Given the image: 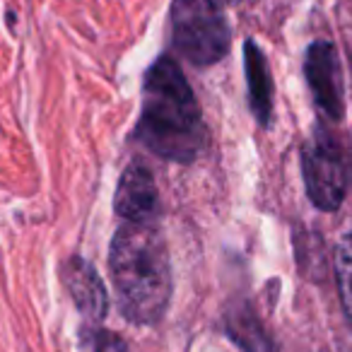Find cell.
<instances>
[{"mask_svg": "<svg viewBox=\"0 0 352 352\" xmlns=\"http://www.w3.org/2000/svg\"><path fill=\"white\" fill-rule=\"evenodd\" d=\"M63 285L85 323L97 331V326L109 314V294L99 273L85 258L73 256L63 265Z\"/></svg>", "mask_w": 352, "mask_h": 352, "instance_id": "obj_6", "label": "cell"}, {"mask_svg": "<svg viewBox=\"0 0 352 352\" xmlns=\"http://www.w3.org/2000/svg\"><path fill=\"white\" fill-rule=\"evenodd\" d=\"M230 333H232V338L244 347V350H249V352H265L268 350L265 336L261 333L258 323H256V318L251 311H244L241 316L239 314L230 316Z\"/></svg>", "mask_w": 352, "mask_h": 352, "instance_id": "obj_10", "label": "cell"}, {"mask_svg": "<svg viewBox=\"0 0 352 352\" xmlns=\"http://www.w3.org/2000/svg\"><path fill=\"white\" fill-rule=\"evenodd\" d=\"M171 41L193 65H215L230 51V27L217 0H174Z\"/></svg>", "mask_w": 352, "mask_h": 352, "instance_id": "obj_3", "label": "cell"}, {"mask_svg": "<svg viewBox=\"0 0 352 352\" xmlns=\"http://www.w3.org/2000/svg\"><path fill=\"white\" fill-rule=\"evenodd\" d=\"M92 347H94V352H131L121 336L102 331V328L92 331Z\"/></svg>", "mask_w": 352, "mask_h": 352, "instance_id": "obj_11", "label": "cell"}, {"mask_svg": "<svg viewBox=\"0 0 352 352\" xmlns=\"http://www.w3.org/2000/svg\"><path fill=\"white\" fill-rule=\"evenodd\" d=\"M244 68L249 85V107L256 121L263 128L273 123V78H270L268 60L256 41L244 44Z\"/></svg>", "mask_w": 352, "mask_h": 352, "instance_id": "obj_8", "label": "cell"}, {"mask_svg": "<svg viewBox=\"0 0 352 352\" xmlns=\"http://www.w3.org/2000/svg\"><path fill=\"white\" fill-rule=\"evenodd\" d=\"M302 176L307 196L318 210L336 212L345 201L347 171L336 140L318 128L302 147Z\"/></svg>", "mask_w": 352, "mask_h": 352, "instance_id": "obj_4", "label": "cell"}, {"mask_svg": "<svg viewBox=\"0 0 352 352\" xmlns=\"http://www.w3.org/2000/svg\"><path fill=\"white\" fill-rule=\"evenodd\" d=\"M113 210L123 222H155L160 212V196L155 176L145 164L135 162L126 166L113 198Z\"/></svg>", "mask_w": 352, "mask_h": 352, "instance_id": "obj_7", "label": "cell"}, {"mask_svg": "<svg viewBox=\"0 0 352 352\" xmlns=\"http://www.w3.org/2000/svg\"><path fill=\"white\" fill-rule=\"evenodd\" d=\"M336 283L340 292L342 311L352 328V232L345 234L336 246Z\"/></svg>", "mask_w": 352, "mask_h": 352, "instance_id": "obj_9", "label": "cell"}, {"mask_svg": "<svg viewBox=\"0 0 352 352\" xmlns=\"http://www.w3.org/2000/svg\"><path fill=\"white\" fill-rule=\"evenodd\" d=\"M135 140L162 160L191 164L208 145L206 123L186 75L171 56H160L142 85Z\"/></svg>", "mask_w": 352, "mask_h": 352, "instance_id": "obj_1", "label": "cell"}, {"mask_svg": "<svg viewBox=\"0 0 352 352\" xmlns=\"http://www.w3.org/2000/svg\"><path fill=\"white\" fill-rule=\"evenodd\" d=\"M217 3H220V6H222V8H225V6H234L236 0H217Z\"/></svg>", "mask_w": 352, "mask_h": 352, "instance_id": "obj_12", "label": "cell"}, {"mask_svg": "<svg viewBox=\"0 0 352 352\" xmlns=\"http://www.w3.org/2000/svg\"><path fill=\"white\" fill-rule=\"evenodd\" d=\"M116 304L135 326L162 321L171 299L169 249L157 222H123L109 251Z\"/></svg>", "mask_w": 352, "mask_h": 352, "instance_id": "obj_2", "label": "cell"}, {"mask_svg": "<svg viewBox=\"0 0 352 352\" xmlns=\"http://www.w3.org/2000/svg\"><path fill=\"white\" fill-rule=\"evenodd\" d=\"M304 75L318 111L331 121L345 116V82L338 51L331 41H314L304 56Z\"/></svg>", "mask_w": 352, "mask_h": 352, "instance_id": "obj_5", "label": "cell"}]
</instances>
